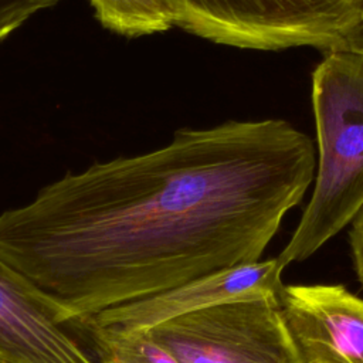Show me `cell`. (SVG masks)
<instances>
[{
    "mask_svg": "<svg viewBox=\"0 0 363 363\" xmlns=\"http://www.w3.org/2000/svg\"><path fill=\"white\" fill-rule=\"evenodd\" d=\"M349 237L354 271L359 282L363 285V207L352 220V230Z\"/></svg>",
    "mask_w": 363,
    "mask_h": 363,
    "instance_id": "11",
    "label": "cell"
},
{
    "mask_svg": "<svg viewBox=\"0 0 363 363\" xmlns=\"http://www.w3.org/2000/svg\"><path fill=\"white\" fill-rule=\"evenodd\" d=\"M67 326L84 340L98 363H179L146 330L122 332L86 319Z\"/></svg>",
    "mask_w": 363,
    "mask_h": 363,
    "instance_id": "8",
    "label": "cell"
},
{
    "mask_svg": "<svg viewBox=\"0 0 363 363\" xmlns=\"http://www.w3.org/2000/svg\"><path fill=\"white\" fill-rule=\"evenodd\" d=\"M284 265L277 258L225 268L169 291L105 309L86 320L115 330L140 332L174 316L238 299L278 298Z\"/></svg>",
    "mask_w": 363,
    "mask_h": 363,
    "instance_id": "5",
    "label": "cell"
},
{
    "mask_svg": "<svg viewBox=\"0 0 363 363\" xmlns=\"http://www.w3.org/2000/svg\"><path fill=\"white\" fill-rule=\"evenodd\" d=\"M62 0H0V41L37 13L52 9Z\"/></svg>",
    "mask_w": 363,
    "mask_h": 363,
    "instance_id": "10",
    "label": "cell"
},
{
    "mask_svg": "<svg viewBox=\"0 0 363 363\" xmlns=\"http://www.w3.org/2000/svg\"><path fill=\"white\" fill-rule=\"evenodd\" d=\"M101 26L135 38L169 31L176 26L166 0H89Z\"/></svg>",
    "mask_w": 363,
    "mask_h": 363,
    "instance_id": "9",
    "label": "cell"
},
{
    "mask_svg": "<svg viewBox=\"0 0 363 363\" xmlns=\"http://www.w3.org/2000/svg\"><path fill=\"white\" fill-rule=\"evenodd\" d=\"M318 140L313 193L289 242L284 267L309 258L363 207V50L326 52L312 74Z\"/></svg>",
    "mask_w": 363,
    "mask_h": 363,
    "instance_id": "2",
    "label": "cell"
},
{
    "mask_svg": "<svg viewBox=\"0 0 363 363\" xmlns=\"http://www.w3.org/2000/svg\"><path fill=\"white\" fill-rule=\"evenodd\" d=\"M0 363H98L84 340L0 261Z\"/></svg>",
    "mask_w": 363,
    "mask_h": 363,
    "instance_id": "7",
    "label": "cell"
},
{
    "mask_svg": "<svg viewBox=\"0 0 363 363\" xmlns=\"http://www.w3.org/2000/svg\"><path fill=\"white\" fill-rule=\"evenodd\" d=\"M176 27L216 44L325 52L363 38V0H166Z\"/></svg>",
    "mask_w": 363,
    "mask_h": 363,
    "instance_id": "3",
    "label": "cell"
},
{
    "mask_svg": "<svg viewBox=\"0 0 363 363\" xmlns=\"http://www.w3.org/2000/svg\"><path fill=\"white\" fill-rule=\"evenodd\" d=\"M316 167L282 119L183 128L98 162L0 214V261L61 325L255 262Z\"/></svg>",
    "mask_w": 363,
    "mask_h": 363,
    "instance_id": "1",
    "label": "cell"
},
{
    "mask_svg": "<svg viewBox=\"0 0 363 363\" xmlns=\"http://www.w3.org/2000/svg\"><path fill=\"white\" fill-rule=\"evenodd\" d=\"M146 332L179 363H302L278 298L218 303Z\"/></svg>",
    "mask_w": 363,
    "mask_h": 363,
    "instance_id": "4",
    "label": "cell"
},
{
    "mask_svg": "<svg viewBox=\"0 0 363 363\" xmlns=\"http://www.w3.org/2000/svg\"><path fill=\"white\" fill-rule=\"evenodd\" d=\"M354 44H356V45H359V47L363 50V38H362V40H359V41H356Z\"/></svg>",
    "mask_w": 363,
    "mask_h": 363,
    "instance_id": "12",
    "label": "cell"
},
{
    "mask_svg": "<svg viewBox=\"0 0 363 363\" xmlns=\"http://www.w3.org/2000/svg\"><path fill=\"white\" fill-rule=\"evenodd\" d=\"M281 312L302 363H363V299L343 285H286Z\"/></svg>",
    "mask_w": 363,
    "mask_h": 363,
    "instance_id": "6",
    "label": "cell"
}]
</instances>
